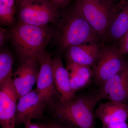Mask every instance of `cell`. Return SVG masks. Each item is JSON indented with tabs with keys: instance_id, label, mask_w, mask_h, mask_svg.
Wrapping results in <instances>:
<instances>
[{
	"instance_id": "6da1fadb",
	"label": "cell",
	"mask_w": 128,
	"mask_h": 128,
	"mask_svg": "<svg viewBox=\"0 0 128 128\" xmlns=\"http://www.w3.org/2000/svg\"><path fill=\"white\" fill-rule=\"evenodd\" d=\"M53 24L55 25L52 27V38L60 52H65L72 46L100 40L96 32L76 5L60 12Z\"/></svg>"
},
{
	"instance_id": "7a4b0ae2",
	"label": "cell",
	"mask_w": 128,
	"mask_h": 128,
	"mask_svg": "<svg viewBox=\"0 0 128 128\" xmlns=\"http://www.w3.org/2000/svg\"><path fill=\"white\" fill-rule=\"evenodd\" d=\"M101 100L97 92L66 102L58 101L50 109L58 122L69 128H95V108Z\"/></svg>"
},
{
	"instance_id": "3957f363",
	"label": "cell",
	"mask_w": 128,
	"mask_h": 128,
	"mask_svg": "<svg viewBox=\"0 0 128 128\" xmlns=\"http://www.w3.org/2000/svg\"><path fill=\"white\" fill-rule=\"evenodd\" d=\"M10 41L20 60L34 58L38 61L52 38L51 26H38L17 22L11 27Z\"/></svg>"
},
{
	"instance_id": "277c9868",
	"label": "cell",
	"mask_w": 128,
	"mask_h": 128,
	"mask_svg": "<svg viewBox=\"0 0 128 128\" xmlns=\"http://www.w3.org/2000/svg\"><path fill=\"white\" fill-rule=\"evenodd\" d=\"M114 0H76L75 5L92 27L100 40L107 41L108 28L120 10Z\"/></svg>"
},
{
	"instance_id": "5b68a950",
	"label": "cell",
	"mask_w": 128,
	"mask_h": 128,
	"mask_svg": "<svg viewBox=\"0 0 128 128\" xmlns=\"http://www.w3.org/2000/svg\"><path fill=\"white\" fill-rule=\"evenodd\" d=\"M18 22L38 26L54 24L59 9L50 0H16Z\"/></svg>"
},
{
	"instance_id": "8992f818",
	"label": "cell",
	"mask_w": 128,
	"mask_h": 128,
	"mask_svg": "<svg viewBox=\"0 0 128 128\" xmlns=\"http://www.w3.org/2000/svg\"><path fill=\"white\" fill-rule=\"evenodd\" d=\"M126 62L117 46H102L98 58L92 66L93 76L96 82L102 86L120 71Z\"/></svg>"
},
{
	"instance_id": "52a82bcc",
	"label": "cell",
	"mask_w": 128,
	"mask_h": 128,
	"mask_svg": "<svg viewBox=\"0 0 128 128\" xmlns=\"http://www.w3.org/2000/svg\"><path fill=\"white\" fill-rule=\"evenodd\" d=\"M52 55V53L46 51L38 60L40 68L36 89L45 106L50 109L60 98L54 84L51 67Z\"/></svg>"
},
{
	"instance_id": "ba28073f",
	"label": "cell",
	"mask_w": 128,
	"mask_h": 128,
	"mask_svg": "<svg viewBox=\"0 0 128 128\" xmlns=\"http://www.w3.org/2000/svg\"><path fill=\"white\" fill-rule=\"evenodd\" d=\"M19 96L10 77L0 85V124L2 128H16Z\"/></svg>"
},
{
	"instance_id": "9c48e42d",
	"label": "cell",
	"mask_w": 128,
	"mask_h": 128,
	"mask_svg": "<svg viewBox=\"0 0 128 128\" xmlns=\"http://www.w3.org/2000/svg\"><path fill=\"white\" fill-rule=\"evenodd\" d=\"M45 106L36 89L19 97L16 111V127L32 120L43 119Z\"/></svg>"
},
{
	"instance_id": "30bf717a",
	"label": "cell",
	"mask_w": 128,
	"mask_h": 128,
	"mask_svg": "<svg viewBox=\"0 0 128 128\" xmlns=\"http://www.w3.org/2000/svg\"><path fill=\"white\" fill-rule=\"evenodd\" d=\"M102 100L126 103L128 101V62L119 72L109 78L98 91Z\"/></svg>"
},
{
	"instance_id": "8fae6325",
	"label": "cell",
	"mask_w": 128,
	"mask_h": 128,
	"mask_svg": "<svg viewBox=\"0 0 128 128\" xmlns=\"http://www.w3.org/2000/svg\"><path fill=\"white\" fill-rule=\"evenodd\" d=\"M21 61L20 64L12 75L19 98L32 90L37 83L40 70L36 60L29 58Z\"/></svg>"
},
{
	"instance_id": "7c38bea8",
	"label": "cell",
	"mask_w": 128,
	"mask_h": 128,
	"mask_svg": "<svg viewBox=\"0 0 128 128\" xmlns=\"http://www.w3.org/2000/svg\"><path fill=\"white\" fill-rule=\"evenodd\" d=\"M102 46L98 42H93L72 46L65 52L67 63L92 66L98 58Z\"/></svg>"
},
{
	"instance_id": "4fadbf2b",
	"label": "cell",
	"mask_w": 128,
	"mask_h": 128,
	"mask_svg": "<svg viewBox=\"0 0 128 128\" xmlns=\"http://www.w3.org/2000/svg\"><path fill=\"white\" fill-rule=\"evenodd\" d=\"M95 115L100 121L102 127L114 126L126 122L128 119V105L108 101L99 105L95 110Z\"/></svg>"
},
{
	"instance_id": "5bb4252c",
	"label": "cell",
	"mask_w": 128,
	"mask_h": 128,
	"mask_svg": "<svg viewBox=\"0 0 128 128\" xmlns=\"http://www.w3.org/2000/svg\"><path fill=\"white\" fill-rule=\"evenodd\" d=\"M51 64L54 84L59 95L58 101L65 102L70 100L76 95L72 89L68 72L64 67L60 56L52 57Z\"/></svg>"
},
{
	"instance_id": "9a60e30c",
	"label": "cell",
	"mask_w": 128,
	"mask_h": 128,
	"mask_svg": "<svg viewBox=\"0 0 128 128\" xmlns=\"http://www.w3.org/2000/svg\"><path fill=\"white\" fill-rule=\"evenodd\" d=\"M66 68L70 78L72 89L76 94L86 87L93 76L90 66L68 63Z\"/></svg>"
},
{
	"instance_id": "2e32d148",
	"label": "cell",
	"mask_w": 128,
	"mask_h": 128,
	"mask_svg": "<svg viewBox=\"0 0 128 128\" xmlns=\"http://www.w3.org/2000/svg\"><path fill=\"white\" fill-rule=\"evenodd\" d=\"M128 31V0L116 14L108 31L107 41L118 42Z\"/></svg>"
},
{
	"instance_id": "e0dca14e",
	"label": "cell",
	"mask_w": 128,
	"mask_h": 128,
	"mask_svg": "<svg viewBox=\"0 0 128 128\" xmlns=\"http://www.w3.org/2000/svg\"><path fill=\"white\" fill-rule=\"evenodd\" d=\"M16 13V0H0V24L1 26L15 25Z\"/></svg>"
},
{
	"instance_id": "ac0fdd59",
	"label": "cell",
	"mask_w": 128,
	"mask_h": 128,
	"mask_svg": "<svg viewBox=\"0 0 128 128\" xmlns=\"http://www.w3.org/2000/svg\"><path fill=\"white\" fill-rule=\"evenodd\" d=\"M14 58L10 51L1 50L0 53V85L12 77Z\"/></svg>"
},
{
	"instance_id": "d6986e66",
	"label": "cell",
	"mask_w": 128,
	"mask_h": 128,
	"mask_svg": "<svg viewBox=\"0 0 128 128\" xmlns=\"http://www.w3.org/2000/svg\"><path fill=\"white\" fill-rule=\"evenodd\" d=\"M116 46L122 55L128 54V31L118 42Z\"/></svg>"
},
{
	"instance_id": "ffe728a7",
	"label": "cell",
	"mask_w": 128,
	"mask_h": 128,
	"mask_svg": "<svg viewBox=\"0 0 128 128\" xmlns=\"http://www.w3.org/2000/svg\"><path fill=\"white\" fill-rule=\"evenodd\" d=\"M10 34L6 29L0 27V47L2 48L6 43L10 40Z\"/></svg>"
},
{
	"instance_id": "44dd1931",
	"label": "cell",
	"mask_w": 128,
	"mask_h": 128,
	"mask_svg": "<svg viewBox=\"0 0 128 128\" xmlns=\"http://www.w3.org/2000/svg\"><path fill=\"white\" fill-rule=\"evenodd\" d=\"M58 9H64L72 0H50Z\"/></svg>"
},
{
	"instance_id": "7402d4cb",
	"label": "cell",
	"mask_w": 128,
	"mask_h": 128,
	"mask_svg": "<svg viewBox=\"0 0 128 128\" xmlns=\"http://www.w3.org/2000/svg\"><path fill=\"white\" fill-rule=\"evenodd\" d=\"M42 124L44 128H69L59 122H51Z\"/></svg>"
},
{
	"instance_id": "603a6c76",
	"label": "cell",
	"mask_w": 128,
	"mask_h": 128,
	"mask_svg": "<svg viewBox=\"0 0 128 128\" xmlns=\"http://www.w3.org/2000/svg\"><path fill=\"white\" fill-rule=\"evenodd\" d=\"M25 128H44L42 124L34 122L32 121H28L25 124Z\"/></svg>"
},
{
	"instance_id": "cb8c5ba5",
	"label": "cell",
	"mask_w": 128,
	"mask_h": 128,
	"mask_svg": "<svg viewBox=\"0 0 128 128\" xmlns=\"http://www.w3.org/2000/svg\"><path fill=\"white\" fill-rule=\"evenodd\" d=\"M128 0H119V2L118 3V8L119 10H120L122 7L124 3L128 1Z\"/></svg>"
}]
</instances>
